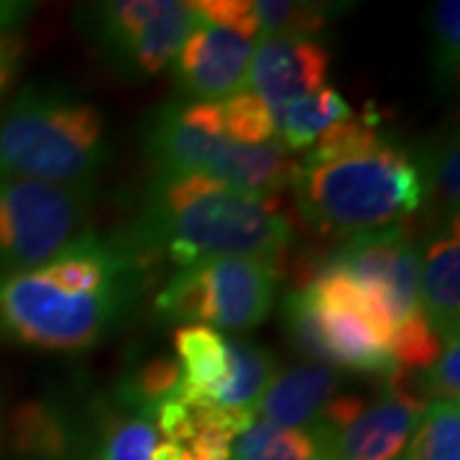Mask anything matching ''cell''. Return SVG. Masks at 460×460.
Masks as SVG:
<instances>
[{"mask_svg": "<svg viewBox=\"0 0 460 460\" xmlns=\"http://www.w3.org/2000/svg\"><path fill=\"white\" fill-rule=\"evenodd\" d=\"M284 269L269 259H208L177 269L154 299L164 323L246 332L269 317Z\"/></svg>", "mask_w": 460, "mask_h": 460, "instance_id": "obj_7", "label": "cell"}, {"mask_svg": "<svg viewBox=\"0 0 460 460\" xmlns=\"http://www.w3.org/2000/svg\"><path fill=\"white\" fill-rule=\"evenodd\" d=\"M26 54V39L23 33L8 31L0 33V98L11 90V84L16 83L18 69Z\"/></svg>", "mask_w": 460, "mask_h": 460, "instance_id": "obj_29", "label": "cell"}, {"mask_svg": "<svg viewBox=\"0 0 460 460\" xmlns=\"http://www.w3.org/2000/svg\"><path fill=\"white\" fill-rule=\"evenodd\" d=\"M105 162V115L65 87L29 84L0 111V180L90 184Z\"/></svg>", "mask_w": 460, "mask_h": 460, "instance_id": "obj_4", "label": "cell"}, {"mask_svg": "<svg viewBox=\"0 0 460 460\" xmlns=\"http://www.w3.org/2000/svg\"><path fill=\"white\" fill-rule=\"evenodd\" d=\"M289 187L302 220L343 241L399 226L425 205L417 156L368 111L335 123L295 159Z\"/></svg>", "mask_w": 460, "mask_h": 460, "instance_id": "obj_2", "label": "cell"}, {"mask_svg": "<svg viewBox=\"0 0 460 460\" xmlns=\"http://www.w3.org/2000/svg\"><path fill=\"white\" fill-rule=\"evenodd\" d=\"M174 350L181 368L177 396L259 417V404L277 376V358L269 348L226 338L208 325H181L174 332Z\"/></svg>", "mask_w": 460, "mask_h": 460, "instance_id": "obj_9", "label": "cell"}, {"mask_svg": "<svg viewBox=\"0 0 460 460\" xmlns=\"http://www.w3.org/2000/svg\"><path fill=\"white\" fill-rule=\"evenodd\" d=\"M429 80L438 95L456 90L460 66V3L440 0L428 11Z\"/></svg>", "mask_w": 460, "mask_h": 460, "instance_id": "obj_22", "label": "cell"}, {"mask_svg": "<svg viewBox=\"0 0 460 460\" xmlns=\"http://www.w3.org/2000/svg\"><path fill=\"white\" fill-rule=\"evenodd\" d=\"M181 389V368L177 356H151L136 363L131 371L118 378L108 394L126 410L146 414L154 420L162 404L172 402Z\"/></svg>", "mask_w": 460, "mask_h": 460, "instance_id": "obj_20", "label": "cell"}, {"mask_svg": "<svg viewBox=\"0 0 460 460\" xmlns=\"http://www.w3.org/2000/svg\"><path fill=\"white\" fill-rule=\"evenodd\" d=\"M253 44L199 21L172 62V80L181 102H215L248 90Z\"/></svg>", "mask_w": 460, "mask_h": 460, "instance_id": "obj_11", "label": "cell"}, {"mask_svg": "<svg viewBox=\"0 0 460 460\" xmlns=\"http://www.w3.org/2000/svg\"><path fill=\"white\" fill-rule=\"evenodd\" d=\"M428 402L402 376H386V386L374 404L338 432L335 460H396L410 443Z\"/></svg>", "mask_w": 460, "mask_h": 460, "instance_id": "obj_13", "label": "cell"}, {"mask_svg": "<svg viewBox=\"0 0 460 460\" xmlns=\"http://www.w3.org/2000/svg\"><path fill=\"white\" fill-rule=\"evenodd\" d=\"M190 5L199 21L210 26L228 29L248 41L259 39V18L253 11V0H195Z\"/></svg>", "mask_w": 460, "mask_h": 460, "instance_id": "obj_28", "label": "cell"}, {"mask_svg": "<svg viewBox=\"0 0 460 460\" xmlns=\"http://www.w3.org/2000/svg\"><path fill=\"white\" fill-rule=\"evenodd\" d=\"M341 386L338 371L305 363L277 374L259 404V420L277 428H299L314 422L335 399Z\"/></svg>", "mask_w": 460, "mask_h": 460, "instance_id": "obj_17", "label": "cell"}, {"mask_svg": "<svg viewBox=\"0 0 460 460\" xmlns=\"http://www.w3.org/2000/svg\"><path fill=\"white\" fill-rule=\"evenodd\" d=\"M320 269L353 281L392 332L420 310V251L404 223L348 238Z\"/></svg>", "mask_w": 460, "mask_h": 460, "instance_id": "obj_10", "label": "cell"}, {"mask_svg": "<svg viewBox=\"0 0 460 460\" xmlns=\"http://www.w3.org/2000/svg\"><path fill=\"white\" fill-rule=\"evenodd\" d=\"M281 325L310 363L384 378L399 371L389 350L392 328L361 289L335 271L320 269L310 284L284 296Z\"/></svg>", "mask_w": 460, "mask_h": 460, "instance_id": "obj_5", "label": "cell"}, {"mask_svg": "<svg viewBox=\"0 0 460 460\" xmlns=\"http://www.w3.org/2000/svg\"><path fill=\"white\" fill-rule=\"evenodd\" d=\"M460 338L450 335L429 368L414 378V389L425 402H460Z\"/></svg>", "mask_w": 460, "mask_h": 460, "instance_id": "obj_27", "label": "cell"}, {"mask_svg": "<svg viewBox=\"0 0 460 460\" xmlns=\"http://www.w3.org/2000/svg\"><path fill=\"white\" fill-rule=\"evenodd\" d=\"M328 49L307 36H263L253 44L248 90L277 115L289 102L325 87Z\"/></svg>", "mask_w": 460, "mask_h": 460, "instance_id": "obj_12", "label": "cell"}, {"mask_svg": "<svg viewBox=\"0 0 460 460\" xmlns=\"http://www.w3.org/2000/svg\"><path fill=\"white\" fill-rule=\"evenodd\" d=\"M151 261L90 228L49 261L0 274V338L49 353H84L126 325Z\"/></svg>", "mask_w": 460, "mask_h": 460, "instance_id": "obj_1", "label": "cell"}, {"mask_svg": "<svg viewBox=\"0 0 460 460\" xmlns=\"http://www.w3.org/2000/svg\"><path fill=\"white\" fill-rule=\"evenodd\" d=\"M141 154L154 169V177L199 174L261 195H279L289 187L295 169L292 154L279 141L243 146L215 138L184 126L172 102L156 105L144 118Z\"/></svg>", "mask_w": 460, "mask_h": 460, "instance_id": "obj_6", "label": "cell"}, {"mask_svg": "<svg viewBox=\"0 0 460 460\" xmlns=\"http://www.w3.org/2000/svg\"><path fill=\"white\" fill-rule=\"evenodd\" d=\"M159 429L146 414L126 410L111 394L87 399L75 460H151Z\"/></svg>", "mask_w": 460, "mask_h": 460, "instance_id": "obj_14", "label": "cell"}, {"mask_svg": "<svg viewBox=\"0 0 460 460\" xmlns=\"http://www.w3.org/2000/svg\"><path fill=\"white\" fill-rule=\"evenodd\" d=\"M259 18V39L263 36H307L314 39L328 29L332 16L343 13L345 5L332 3H296V0H253ZM256 39V41H259Z\"/></svg>", "mask_w": 460, "mask_h": 460, "instance_id": "obj_24", "label": "cell"}, {"mask_svg": "<svg viewBox=\"0 0 460 460\" xmlns=\"http://www.w3.org/2000/svg\"><path fill=\"white\" fill-rule=\"evenodd\" d=\"M396 460H460V402H429Z\"/></svg>", "mask_w": 460, "mask_h": 460, "instance_id": "obj_23", "label": "cell"}, {"mask_svg": "<svg viewBox=\"0 0 460 460\" xmlns=\"http://www.w3.org/2000/svg\"><path fill=\"white\" fill-rule=\"evenodd\" d=\"M95 184L0 180V274L49 261L90 230Z\"/></svg>", "mask_w": 460, "mask_h": 460, "instance_id": "obj_8", "label": "cell"}, {"mask_svg": "<svg viewBox=\"0 0 460 460\" xmlns=\"http://www.w3.org/2000/svg\"><path fill=\"white\" fill-rule=\"evenodd\" d=\"M420 310L440 341L460 328V220L432 228L420 253Z\"/></svg>", "mask_w": 460, "mask_h": 460, "instance_id": "obj_15", "label": "cell"}, {"mask_svg": "<svg viewBox=\"0 0 460 460\" xmlns=\"http://www.w3.org/2000/svg\"><path fill=\"white\" fill-rule=\"evenodd\" d=\"M118 238L146 261L166 259L181 269L230 256L279 261L295 230L279 195L180 174L151 177L138 210Z\"/></svg>", "mask_w": 460, "mask_h": 460, "instance_id": "obj_3", "label": "cell"}, {"mask_svg": "<svg viewBox=\"0 0 460 460\" xmlns=\"http://www.w3.org/2000/svg\"><path fill=\"white\" fill-rule=\"evenodd\" d=\"M389 350L394 356L396 368H411V371H425L438 361L443 341L432 330L429 320L422 310L411 313L407 320H402L392 332Z\"/></svg>", "mask_w": 460, "mask_h": 460, "instance_id": "obj_26", "label": "cell"}, {"mask_svg": "<svg viewBox=\"0 0 460 460\" xmlns=\"http://www.w3.org/2000/svg\"><path fill=\"white\" fill-rule=\"evenodd\" d=\"M420 174H422V190L429 210L435 217L432 228H440L445 223L460 220V148L458 133H445L435 144H429L425 154L417 156Z\"/></svg>", "mask_w": 460, "mask_h": 460, "instance_id": "obj_21", "label": "cell"}, {"mask_svg": "<svg viewBox=\"0 0 460 460\" xmlns=\"http://www.w3.org/2000/svg\"><path fill=\"white\" fill-rule=\"evenodd\" d=\"M215 102H217V120L223 138L243 146H261L269 141H277L274 113L251 90Z\"/></svg>", "mask_w": 460, "mask_h": 460, "instance_id": "obj_25", "label": "cell"}, {"mask_svg": "<svg viewBox=\"0 0 460 460\" xmlns=\"http://www.w3.org/2000/svg\"><path fill=\"white\" fill-rule=\"evenodd\" d=\"M338 429L325 420L299 428H277L256 420L233 443L230 460H335Z\"/></svg>", "mask_w": 460, "mask_h": 460, "instance_id": "obj_18", "label": "cell"}, {"mask_svg": "<svg viewBox=\"0 0 460 460\" xmlns=\"http://www.w3.org/2000/svg\"><path fill=\"white\" fill-rule=\"evenodd\" d=\"M348 115H353L348 100L332 87H320L313 95L289 102L274 115L277 141L289 154H305L323 133L345 120Z\"/></svg>", "mask_w": 460, "mask_h": 460, "instance_id": "obj_19", "label": "cell"}, {"mask_svg": "<svg viewBox=\"0 0 460 460\" xmlns=\"http://www.w3.org/2000/svg\"><path fill=\"white\" fill-rule=\"evenodd\" d=\"M33 3H18V0H0V33L18 31V26L33 13Z\"/></svg>", "mask_w": 460, "mask_h": 460, "instance_id": "obj_30", "label": "cell"}, {"mask_svg": "<svg viewBox=\"0 0 460 460\" xmlns=\"http://www.w3.org/2000/svg\"><path fill=\"white\" fill-rule=\"evenodd\" d=\"M83 435V410L62 396L26 402L13 417V447L23 460H75Z\"/></svg>", "mask_w": 460, "mask_h": 460, "instance_id": "obj_16", "label": "cell"}]
</instances>
